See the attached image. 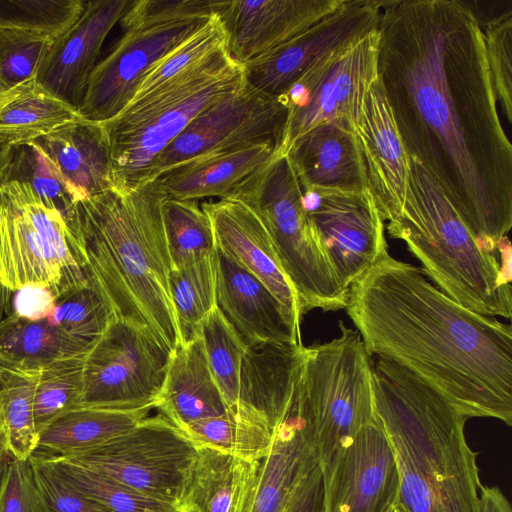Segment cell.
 <instances>
[{"mask_svg":"<svg viewBox=\"0 0 512 512\" xmlns=\"http://www.w3.org/2000/svg\"><path fill=\"white\" fill-rule=\"evenodd\" d=\"M378 79L410 158L473 237L500 253L512 226V145L467 1H383Z\"/></svg>","mask_w":512,"mask_h":512,"instance_id":"cell-1","label":"cell"},{"mask_svg":"<svg viewBox=\"0 0 512 512\" xmlns=\"http://www.w3.org/2000/svg\"><path fill=\"white\" fill-rule=\"evenodd\" d=\"M367 352L411 370L467 418L512 425V328L472 311L388 251L349 286Z\"/></svg>","mask_w":512,"mask_h":512,"instance_id":"cell-2","label":"cell"},{"mask_svg":"<svg viewBox=\"0 0 512 512\" xmlns=\"http://www.w3.org/2000/svg\"><path fill=\"white\" fill-rule=\"evenodd\" d=\"M165 198L153 182L106 191L77 203L70 230L86 280L113 319L142 330L171 355L180 338L169 291Z\"/></svg>","mask_w":512,"mask_h":512,"instance_id":"cell-3","label":"cell"},{"mask_svg":"<svg viewBox=\"0 0 512 512\" xmlns=\"http://www.w3.org/2000/svg\"><path fill=\"white\" fill-rule=\"evenodd\" d=\"M373 404L399 475L398 512H478L477 453L467 417L439 390L383 357L372 363Z\"/></svg>","mask_w":512,"mask_h":512,"instance_id":"cell-4","label":"cell"},{"mask_svg":"<svg viewBox=\"0 0 512 512\" xmlns=\"http://www.w3.org/2000/svg\"><path fill=\"white\" fill-rule=\"evenodd\" d=\"M386 229L407 245L424 274L450 298L485 316L511 318V257L499 260L478 243L441 188L413 158L403 206Z\"/></svg>","mask_w":512,"mask_h":512,"instance_id":"cell-5","label":"cell"},{"mask_svg":"<svg viewBox=\"0 0 512 512\" xmlns=\"http://www.w3.org/2000/svg\"><path fill=\"white\" fill-rule=\"evenodd\" d=\"M243 81V67L225 48L103 122L110 149L113 189L126 192L146 185L155 158L199 113Z\"/></svg>","mask_w":512,"mask_h":512,"instance_id":"cell-6","label":"cell"},{"mask_svg":"<svg viewBox=\"0 0 512 512\" xmlns=\"http://www.w3.org/2000/svg\"><path fill=\"white\" fill-rule=\"evenodd\" d=\"M252 210L264 225L302 316L313 309L347 306L349 288L337 276L304 205V192L287 155H274L227 196Z\"/></svg>","mask_w":512,"mask_h":512,"instance_id":"cell-7","label":"cell"},{"mask_svg":"<svg viewBox=\"0 0 512 512\" xmlns=\"http://www.w3.org/2000/svg\"><path fill=\"white\" fill-rule=\"evenodd\" d=\"M339 329L328 342L303 346L291 399L321 466L375 419L372 356L356 329L341 320Z\"/></svg>","mask_w":512,"mask_h":512,"instance_id":"cell-8","label":"cell"},{"mask_svg":"<svg viewBox=\"0 0 512 512\" xmlns=\"http://www.w3.org/2000/svg\"><path fill=\"white\" fill-rule=\"evenodd\" d=\"M0 283L11 292L45 286L57 299L88 284L63 215L14 180L0 186Z\"/></svg>","mask_w":512,"mask_h":512,"instance_id":"cell-9","label":"cell"},{"mask_svg":"<svg viewBox=\"0 0 512 512\" xmlns=\"http://www.w3.org/2000/svg\"><path fill=\"white\" fill-rule=\"evenodd\" d=\"M197 453L198 446L159 414L100 447L62 458L178 508Z\"/></svg>","mask_w":512,"mask_h":512,"instance_id":"cell-10","label":"cell"},{"mask_svg":"<svg viewBox=\"0 0 512 512\" xmlns=\"http://www.w3.org/2000/svg\"><path fill=\"white\" fill-rule=\"evenodd\" d=\"M287 115L282 96L267 94L244 77L238 88L199 113L155 158L148 183L188 161L239 147L273 142L279 148Z\"/></svg>","mask_w":512,"mask_h":512,"instance_id":"cell-11","label":"cell"},{"mask_svg":"<svg viewBox=\"0 0 512 512\" xmlns=\"http://www.w3.org/2000/svg\"><path fill=\"white\" fill-rule=\"evenodd\" d=\"M379 32L336 51L305 72L282 96L288 115L276 154L316 125L345 119L353 126L378 78Z\"/></svg>","mask_w":512,"mask_h":512,"instance_id":"cell-12","label":"cell"},{"mask_svg":"<svg viewBox=\"0 0 512 512\" xmlns=\"http://www.w3.org/2000/svg\"><path fill=\"white\" fill-rule=\"evenodd\" d=\"M169 357L148 334L113 319L86 354L79 406L155 408Z\"/></svg>","mask_w":512,"mask_h":512,"instance_id":"cell-13","label":"cell"},{"mask_svg":"<svg viewBox=\"0 0 512 512\" xmlns=\"http://www.w3.org/2000/svg\"><path fill=\"white\" fill-rule=\"evenodd\" d=\"M211 16L145 22L122 28L121 37L99 60L89 77L78 108L80 115L99 123L116 116L129 104L144 76Z\"/></svg>","mask_w":512,"mask_h":512,"instance_id":"cell-14","label":"cell"},{"mask_svg":"<svg viewBox=\"0 0 512 512\" xmlns=\"http://www.w3.org/2000/svg\"><path fill=\"white\" fill-rule=\"evenodd\" d=\"M382 0H344L305 31L243 67L245 80L273 96H283L309 69L330 54L378 30Z\"/></svg>","mask_w":512,"mask_h":512,"instance_id":"cell-15","label":"cell"},{"mask_svg":"<svg viewBox=\"0 0 512 512\" xmlns=\"http://www.w3.org/2000/svg\"><path fill=\"white\" fill-rule=\"evenodd\" d=\"M304 205L345 287L388 251L385 224L369 189L305 191Z\"/></svg>","mask_w":512,"mask_h":512,"instance_id":"cell-16","label":"cell"},{"mask_svg":"<svg viewBox=\"0 0 512 512\" xmlns=\"http://www.w3.org/2000/svg\"><path fill=\"white\" fill-rule=\"evenodd\" d=\"M321 467L325 512H391L397 502L398 470L376 415Z\"/></svg>","mask_w":512,"mask_h":512,"instance_id":"cell-17","label":"cell"},{"mask_svg":"<svg viewBox=\"0 0 512 512\" xmlns=\"http://www.w3.org/2000/svg\"><path fill=\"white\" fill-rule=\"evenodd\" d=\"M343 1H222L217 14L226 33V50L243 66L305 31Z\"/></svg>","mask_w":512,"mask_h":512,"instance_id":"cell-18","label":"cell"},{"mask_svg":"<svg viewBox=\"0 0 512 512\" xmlns=\"http://www.w3.org/2000/svg\"><path fill=\"white\" fill-rule=\"evenodd\" d=\"M131 2H86L81 16L54 40L36 75L37 83L78 110L89 77L100 60L102 45Z\"/></svg>","mask_w":512,"mask_h":512,"instance_id":"cell-19","label":"cell"},{"mask_svg":"<svg viewBox=\"0 0 512 512\" xmlns=\"http://www.w3.org/2000/svg\"><path fill=\"white\" fill-rule=\"evenodd\" d=\"M215 237L216 248L257 277L276 297L290 326L301 340L298 303L272 241L259 218L243 203L221 198L202 203Z\"/></svg>","mask_w":512,"mask_h":512,"instance_id":"cell-20","label":"cell"},{"mask_svg":"<svg viewBox=\"0 0 512 512\" xmlns=\"http://www.w3.org/2000/svg\"><path fill=\"white\" fill-rule=\"evenodd\" d=\"M354 130L366 168L368 188L383 221L388 222L403 206L410 158L378 78L366 95Z\"/></svg>","mask_w":512,"mask_h":512,"instance_id":"cell-21","label":"cell"},{"mask_svg":"<svg viewBox=\"0 0 512 512\" xmlns=\"http://www.w3.org/2000/svg\"><path fill=\"white\" fill-rule=\"evenodd\" d=\"M286 155L304 192L369 189L354 126L345 119L316 125L297 138Z\"/></svg>","mask_w":512,"mask_h":512,"instance_id":"cell-22","label":"cell"},{"mask_svg":"<svg viewBox=\"0 0 512 512\" xmlns=\"http://www.w3.org/2000/svg\"><path fill=\"white\" fill-rule=\"evenodd\" d=\"M216 272L217 306L247 346L302 344L271 291L217 248Z\"/></svg>","mask_w":512,"mask_h":512,"instance_id":"cell-23","label":"cell"},{"mask_svg":"<svg viewBox=\"0 0 512 512\" xmlns=\"http://www.w3.org/2000/svg\"><path fill=\"white\" fill-rule=\"evenodd\" d=\"M302 349L303 344L247 346L240 371L237 404L232 413L275 431L290 407Z\"/></svg>","mask_w":512,"mask_h":512,"instance_id":"cell-24","label":"cell"},{"mask_svg":"<svg viewBox=\"0 0 512 512\" xmlns=\"http://www.w3.org/2000/svg\"><path fill=\"white\" fill-rule=\"evenodd\" d=\"M77 203L113 189L110 149L102 123L81 119L35 140Z\"/></svg>","mask_w":512,"mask_h":512,"instance_id":"cell-25","label":"cell"},{"mask_svg":"<svg viewBox=\"0 0 512 512\" xmlns=\"http://www.w3.org/2000/svg\"><path fill=\"white\" fill-rule=\"evenodd\" d=\"M180 430L229 412L209 368L201 337L178 345L169 357L156 407Z\"/></svg>","mask_w":512,"mask_h":512,"instance_id":"cell-26","label":"cell"},{"mask_svg":"<svg viewBox=\"0 0 512 512\" xmlns=\"http://www.w3.org/2000/svg\"><path fill=\"white\" fill-rule=\"evenodd\" d=\"M260 460H247L207 447L189 472L180 512H245L255 486Z\"/></svg>","mask_w":512,"mask_h":512,"instance_id":"cell-27","label":"cell"},{"mask_svg":"<svg viewBox=\"0 0 512 512\" xmlns=\"http://www.w3.org/2000/svg\"><path fill=\"white\" fill-rule=\"evenodd\" d=\"M277 144L263 142L195 159L165 171L152 182L179 200L225 198L249 174L268 161Z\"/></svg>","mask_w":512,"mask_h":512,"instance_id":"cell-28","label":"cell"},{"mask_svg":"<svg viewBox=\"0 0 512 512\" xmlns=\"http://www.w3.org/2000/svg\"><path fill=\"white\" fill-rule=\"evenodd\" d=\"M317 458L309 434L292 408L275 429L267 455L260 460L245 512H283L297 482Z\"/></svg>","mask_w":512,"mask_h":512,"instance_id":"cell-29","label":"cell"},{"mask_svg":"<svg viewBox=\"0 0 512 512\" xmlns=\"http://www.w3.org/2000/svg\"><path fill=\"white\" fill-rule=\"evenodd\" d=\"M151 409L71 408L39 432L36 452L60 457L85 453L128 431L146 418Z\"/></svg>","mask_w":512,"mask_h":512,"instance_id":"cell-30","label":"cell"},{"mask_svg":"<svg viewBox=\"0 0 512 512\" xmlns=\"http://www.w3.org/2000/svg\"><path fill=\"white\" fill-rule=\"evenodd\" d=\"M81 119L77 109L35 79L0 91V140L12 147L35 141Z\"/></svg>","mask_w":512,"mask_h":512,"instance_id":"cell-31","label":"cell"},{"mask_svg":"<svg viewBox=\"0 0 512 512\" xmlns=\"http://www.w3.org/2000/svg\"><path fill=\"white\" fill-rule=\"evenodd\" d=\"M92 346L66 335L46 319L29 321L11 313L0 321V360L13 365L41 369L54 360L87 353Z\"/></svg>","mask_w":512,"mask_h":512,"instance_id":"cell-32","label":"cell"},{"mask_svg":"<svg viewBox=\"0 0 512 512\" xmlns=\"http://www.w3.org/2000/svg\"><path fill=\"white\" fill-rule=\"evenodd\" d=\"M39 372L0 360V428L15 458L27 460L37 449L34 397Z\"/></svg>","mask_w":512,"mask_h":512,"instance_id":"cell-33","label":"cell"},{"mask_svg":"<svg viewBox=\"0 0 512 512\" xmlns=\"http://www.w3.org/2000/svg\"><path fill=\"white\" fill-rule=\"evenodd\" d=\"M169 291L180 345H184L200 336L203 320L217 305L216 250L201 260L172 268Z\"/></svg>","mask_w":512,"mask_h":512,"instance_id":"cell-34","label":"cell"},{"mask_svg":"<svg viewBox=\"0 0 512 512\" xmlns=\"http://www.w3.org/2000/svg\"><path fill=\"white\" fill-rule=\"evenodd\" d=\"M40 454L69 485L108 512H180L170 503L146 496L65 458Z\"/></svg>","mask_w":512,"mask_h":512,"instance_id":"cell-35","label":"cell"},{"mask_svg":"<svg viewBox=\"0 0 512 512\" xmlns=\"http://www.w3.org/2000/svg\"><path fill=\"white\" fill-rule=\"evenodd\" d=\"M162 219L172 268L191 264L215 252L211 221L197 200L166 196Z\"/></svg>","mask_w":512,"mask_h":512,"instance_id":"cell-36","label":"cell"},{"mask_svg":"<svg viewBox=\"0 0 512 512\" xmlns=\"http://www.w3.org/2000/svg\"><path fill=\"white\" fill-rule=\"evenodd\" d=\"M182 431L198 446L247 460H261L270 450L274 431L235 413L191 423Z\"/></svg>","mask_w":512,"mask_h":512,"instance_id":"cell-37","label":"cell"},{"mask_svg":"<svg viewBox=\"0 0 512 512\" xmlns=\"http://www.w3.org/2000/svg\"><path fill=\"white\" fill-rule=\"evenodd\" d=\"M207 362L230 412L236 408L247 345L216 305L200 327Z\"/></svg>","mask_w":512,"mask_h":512,"instance_id":"cell-38","label":"cell"},{"mask_svg":"<svg viewBox=\"0 0 512 512\" xmlns=\"http://www.w3.org/2000/svg\"><path fill=\"white\" fill-rule=\"evenodd\" d=\"M28 184L50 208L58 210L70 229L77 201L60 172L35 141L13 147L5 181Z\"/></svg>","mask_w":512,"mask_h":512,"instance_id":"cell-39","label":"cell"},{"mask_svg":"<svg viewBox=\"0 0 512 512\" xmlns=\"http://www.w3.org/2000/svg\"><path fill=\"white\" fill-rule=\"evenodd\" d=\"M87 353L54 360L40 369L34 397V420L38 434L59 415L79 406Z\"/></svg>","mask_w":512,"mask_h":512,"instance_id":"cell-40","label":"cell"},{"mask_svg":"<svg viewBox=\"0 0 512 512\" xmlns=\"http://www.w3.org/2000/svg\"><path fill=\"white\" fill-rule=\"evenodd\" d=\"M225 48L226 33L220 17L214 13L205 24L144 76L129 104L152 92L192 65Z\"/></svg>","mask_w":512,"mask_h":512,"instance_id":"cell-41","label":"cell"},{"mask_svg":"<svg viewBox=\"0 0 512 512\" xmlns=\"http://www.w3.org/2000/svg\"><path fill=\"white\" fill-rule=\"evenodd\" d=\"M46 320L66 335L92 346L113 316L97 291L87 284L60 296Z\"/></svg>","mask_w":512,"mask_h":512,"instance_id":"cell-42","label":"cell"},{"mask_svg":"<svg viewBox=\"0 0 512 512\" xmlns=\"http://www.w3.org/2000/svg\"><path fill=\"white\" fill-rule=\"evenodd\" d=\"M85 5L81 0H0V29L35 31L56 39L81 16Z\"/></svg>","mask_w":512,"mask_h":512,"instance_id":"cell-43","label":"cell"},{"mask_svg":"<svg viewBox=\"0 0 512 512\" xmlns=\"http://www.w3.org/2000/svg\"><path fill=\"white\" fill-rule=\"evenodd\" d=\"M469 3V2H468ZM470 5V4H469ZM471 7V6H470ZM472 8V7H471ZM473 10V8H472ZM475 13L482 29L486 60L495 92L506 120L512 122V8L490 17Z\"/></svg>","mask_w":512,"mask_h":512,"instance_id":"cell-44","label":"cell"},{"mask_svg":"<svg viewBox=\"0 0 512 512\" xmlns=\"http://www.w3.org/2000/svg\"><path fill=\"white\" fill-rule=\"evenodd\" d=\"M54 40L35 31L0 29V91L35 79Z\"/></svg>","mask_w":512,"mask_h":512,"instance_id":"cell-45","label":"cell"},{"mask_svg":"<svg viewBox=\"0 0 512 512\" xmlns=\"http://www.w3.org/2000/svg\"><path fill=\"white\" fill-rule=\"evenodd\" d=\"M29 460L44 512H108L69 485L42 454Z\"/></svg>","mask_w":512,"mask_h":512,"instance_id":"cell-46","label":"cell"},{"mask_svg":"<svg viewBox=\"0 0 512 512\" xmlns=\"http://www.w3.org/2000/svg\"><path fill=\"white\" fill-rule=\"evenodd\" d=\"M0 512H44L30 460L13 456L0 474Z\"/></svg>","mask_w":512,"mask_h":512,"instance_id":"cell-47","label":"cell"},{"mask_svg":"<svg viewBox=\"0 0 512 512\" xmlns=\"http://www.w3.org/2000/svg\"><path fill=\"white\" fill-rule=\"evenodd\" d=\"M221 3L215 0H137L131 2L119 23L121 28H126L145 22L209 17L217 13Z\"/></svg>","mask_w":512,"mask_h":512,"instance_id":"cell-48","label":"cell"},{"mask_svg":"<svg viewBox=\"0 0 512 512\" xmlns=\"http://www.w3.org/2000/svg\"><path fill=\"white\" fill-rule=\"evenodd\" d=\"M283 512H325L324 476L317 458L300 477Z\"/></svg>","mask_w":512,"mask_h":512,"instance_id":"cell-49","label":"cell"},{"mask_svg":"<svg viewBox=\"0 0 512 512\" xmlns=\"http://www.w3.org/2000/svg\"><path fill=\"white\" fill-rule=\"evenodd\" d=\"M56 300L57 297L50 288L27 285L13 293L11 313L29 321H40L50 316Z\"/></svg>","mask_w":512,"mask_h":512,"instance_id":"cell-50","label":"cell"},{"mask_svg":"<svg viewBox=\"0 0 512 512\" xmlns=\"http://www.w3.org/2000/svg\"><path fill=\"white\" fill-rule=\"evenodd\" d=\"M478 512H512L511 505L496 486H481Z\"/></svg>","mask_w":512,"mask_h":512,"instance_id":"cell-51","label":"cell"},{"mask_svg":"<svg viewBox=\"0 0 512 512\" xmlns=\"http://www.w3.org/2000/svg\"><path fill=\"white\" fill-rule=\"evenodd\" d=\"M13 156V147L0 140V186L5 181L9 164Z\"/></svg>","mask_w":512,"mask_h":512,"instance_id":"cell-52","label":"cell"},{"mask_svg":"<svg viewBox=\"0 0 512 512\" xmlns=\"http://www.w3.org/2000/svg\"><path fill=\"white\" fill-rule=\"evenodd\" d=\"M14 292L9 291L0 283V321L11 314V301Z\"/></svg>","mask_w":512,"mask_h":512,"instance_id":"cell-53","label":"cell"},{"mask_svg":"<svg viewBox=\"0 0 512 512\" xmlns=\"http://www.w3.org/2000/svg\"><path fill=\"white\" fill-rule=\"evenodd\" d=\"M11 456L12 455L10 454L9 449L7 447L3 432L0 429V474Z\"/></svg>","mask_w":512,"mask_h":512,"instance_id":"cell-54","label":"cell"},{"mask_svg":"<svg viewBox=\"0 0 512 512\" xmlns=\"http://www.w3.org/2000/svg\"><path fill=\"white\" fill-rule=\"evenodd\" d=\"M392 511V510H391Z\"/></svg>","mask_w":512,"mask_h":512,"instance_id":"cell-55","label":"cell"},{"mask_svg":"<svg viewBox=\"0 0 512 512\" xmlns=\"http://www.w3.org/2000/svg\"><path fill=\"white\" fill-rule=\"evenodd\" d=\"M1 429V428H0Z\"/></svg>","mask_w":512,"mask_h":512,"instance_id":"cell-56","label":"cell"}]
</instances>
